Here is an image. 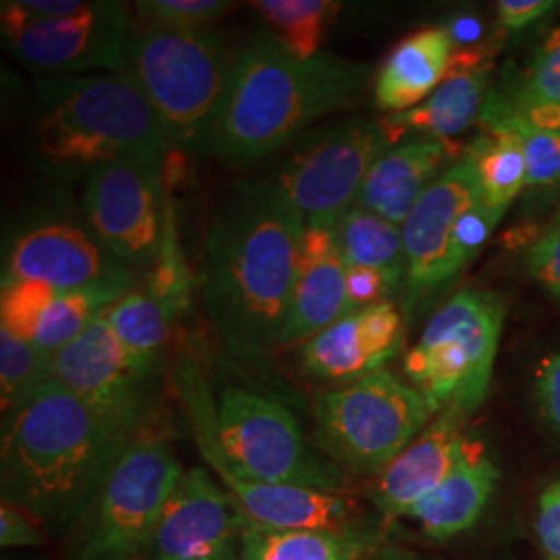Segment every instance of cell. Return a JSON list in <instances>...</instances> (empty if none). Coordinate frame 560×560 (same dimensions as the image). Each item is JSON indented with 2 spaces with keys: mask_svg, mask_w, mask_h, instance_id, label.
Wrapping results in <instances>:
<instances>
[{
  "mask_svg": "<svg viewBox=\"0 0 560 560\" xmlns=\"http://www.w3.org/2000/svg\"><path fill=\"white\" fill-rule=\"evenodd\" d=\"M370 560H420L416 555H409V552H405V550H399V548H384V550H376L374 555H372V559Z\"/></svg>",
  "mask_w": 560,
  "mask_h": 560,
  "instance_id": "obj_45",
  "label": "cell"
},
{
  "mask_svg": "<svg viewBox=\"0 0 560 560\" xmlns=\"http://www.w3.org/2000/svg\"><path fill=\"white\" fill-rule=\"evenodd\" d=\"M370 73V65L328 52L300 59L258 34L231 59L208 150L222 161H260L303 138L307 125L351 108Z\"/></svg>",
  "mask_w": 560,
  "mask_h": 560,
  "instance_id": "obj_2",
  "label": "cell"
},
{
  "mask_svg": "<svg viewBox=\"0 0 560 560\" xmlns=\"http://www.w3.org/2000/svg\"><path fill=\"white\" fill-rule=\"evenodd\" d=\"M2 279L40 280L59 291L90 287H140L136 270L115 258L90 229L71 222H38L13 235Z\"/></svg>",
  "mask_w": 560,
  "mask_h": 560,
  "instance_id": "obj_15",
  "label": "cell"
},
{
  "mask_svg": "<svg viewBox=\"0 0 560 560\" xmlns=\"http://www.w3.org/2000/svg\"><path fill=\"white\" fill-rule=\"evenodd\" d=\"M171 196L166 156L104 164L83 189V212L96 240L131 270L148 275L159 260Z\"/></svg>",
  "mask_w": 560,
  "mask_h": 560,
  "instance_id": "obj_12",
  "label": "cell"
},
{
  "mask_svg": "<svg viewBox=\"0 0 560 560\" xmlns=\"http://www.w3.org/2000/svg\"><path fill=\"white\" fill-rule=\"evenodd\" d=\"M536 529L544 552L550 560H560V480L541 492Z\"/></svg>",
  "mask_w": 560,
  "mask_h": 560,
  "instance_id": "obj_41",
  "label": "cell"
},
{
  "mask_svg": "<svg viewBox=\"0 0 560 560\" xmlns=\"http://www.w3.org/2000/svg\"><path fill=\"white\" fill-rule=\"evenodd\" d=\"M504 318L502 295L465 289L425 324L402 368L436 413L457 405L471 418L480 409L490 390Z\"/></svg>",
  "mask_w": 560,
  "mask_h": 560,
  "instance_id": "obj_7",
  "label": "cell"
},
{
  "mask_svg": "<svg viewBox=\"0 0 560 560\" xmlns=\"http://www.w3.org/2000/svg\"><path fill=\"white\" fill-rule=\"evenodd\" d=\"M55 378L122 439L152 430L161 376L131 360L104 314L55 355Z\"/></svg>",
  "mask_w": 560,
  "mask_h": 560,
  "instance_id": "obj_13",
  "label": "cell"
},
{
  "mask_svg": "<svg viewBox=\"0 0 560 560\" xmlns=\"http://www.w3.org/2000/svg\"><path fill=\"white\" fill-rule=\"evenodd\" d=\"M465 154L474 161L480 179L481 201L506 214L527 187V164L520 136L513 131L486 133L474 141Z\"/></svg>",
  "mask_w": 560,
  "mask_h": 560,
  "instance_id": "obj_28",
  "label": "cell"
},
{
  "mask_svg": "<svg viewBox=\"0 0 560 560\" xmlns=\"http://www.w3.org/2000/svg\"><path fill=\"white\" fill-rule=\"evenodd\" d=\"M245 520L221 481L185 469L162 511L148 560H235Z\"/></svg>",
  "mask_w": 560,
  "mask_h": 560,
  "instance_id": "obj_16",
  "label": "cell"
},
{
  "mask_svg": "<svg viewBox=\"0 0 560 560\" xmlns=\"http://www.w3.org/2000/svg\"><path fill=\"white\" fill-rule=\"evenodd\" d=\"M113 332L141 370L161 376L173 322L143 287L122 295L106 314Z\"/></svg>",
  "mask_w": 560,
  "mask_h": 560,
  "instance_id": "obj_27",
  "label": "cell"
},
{
  "mask_svg": "<svg viewBox=\"0 0 560 560\" xmlns=\"http://www.w3.org/2000/svg\"><path fill=\"white\" fill-rule=\"evenodd\" d=\"M339 245L347 266L376 270L395 293L407 275L402 229L378 214L353 206L340 217Z\"/></svg>",
  "mask_w": 560,
  "mask_h": 560,
  "instance_id": "obj_26",
  "label": "cell"
},
{
  "mask_svg": "<svg viewBox=\"0 0 560 560\" xmlns=\"http://www.w3.org/2000/svg\"><path fill=\"white\" fill-rule=\"evenodd\" d=\"M55 381V355L34 342L0 330V400L2 416L18 411L48 382Z\"/></svg>",
  "mask_w": 560,
  "mask_h": 560,
  "instance_id": "obj_32",
  "label": "cell"
},
{
  "mask_svg": "<svg viewBox=\"0 0 560 560\" xmlns=\"http://www.w3.org/2000/svg\"><path fill=\"white\" fill-rule=\"evenodd\" d=\"M57 295L59 289L40 280L2 279L0 330H7L15 339L34 342L42 320Z\"/></svg>",
  "mask_w": 560,
  "mask_h": 560,
  "instance_id": "obj_34",
  "label": "cell"
},
{
  "mask_svg": "<svg viewBox=\"0 0 560 560\" xmlns=\"http://www.w3.org/2000/svg\"><path fill=\"white\" fill-rule=\"evenodd\" d=\"M222 459L245 480L340 492V469L314 448L293 413L241 386H224L214 400Z\"/></svg>",
  "mask_w": 560,
  "mask_h": 560,
  "instance_id": "obj_9",
  "label": "cell"
},
{
  "mask_svg": "<svg viewBox=\"0 0 560 560\" xmlns=\"http://www.w3.org/2000/svg\"><path fill=\"white\" fill-rule=\"evenodd\" d=\"M376 541L358 527L260 529L245 523L241 560H370Z\"/></svg>",
  "mask_w": 560,
  "mask_h": 560,
  "instance_id": "obj_25",
  "label": "cell"
},
{
  "mask_svg": "<svg viewBox=\"0 0 560 560\" xmlns=\"http://www.w3.org/2000/svg\"><path fill=\"white\" fill-rule=\"evenodd\" d=\"M34 154L57 175L92 173L104 164L168 156L159 115L129 73L40 78Z\"/></svg>",
  "mask_w": 560,
  "mask_h": 560,
  "instance_id": "obj_4",
  "label": "cell"
},
{
  "mask_svg": "<svg viewBox=\"0 0 560 560\" xmlns=\"http://www.w3.org/2000/svg\"><path fill=\"white\" fill-rule=\"evenodd\" d=\"M133 7L140 23L198 32L208 30L237 4L222 0H141Z\"/></svg>",
  "mask_w": 560,
  "mask_h": 560,
  "instance_id": "obj_37",
  "label": "cell"
},
{
  "mask_svg": "<svg viewBox=\"0 0 560 560\" xmlns=\"http://www.w3.org/2000/svg\"><path fill=\"white\" fill-rule=\"evenodd\" d=\"M390 148L382 122L342 120L300 138L272 183L305 221L340 219L358 206L372 166Z\"/></svg>",
  "mask_w": 560,
  "mask_h": 560,
  "instance_id": "obj_11",
  "label": "cell"
},
{
  "mask_svg": "<svg viewBox=\"0 0 560 560\" xmlns=\"http://www.w3.org/2000/svg\"><path fill=\"white\" fill-rule=\"evenodd\" d=\"M305 217L277 185L240 183L206 233L200 287L206 316L235 360L277 353L300 268Z\"/></svg>",
  "mask_w": 560,
  "mask_h": 560,
  "instance_id": "obj_1",
  "label": "cell"
},
{
  "mask_svg": "<svg viewBox=\"0 0 560 560\" xmlns=\"http://www.w3.org/2000/svg\"><path fill=\"white\" fill-rule=\"evenodd\" d=\"M180 397L189 413L194 439L226 494L240 506L247 525L260 529H347L355 527V502L340 492L277 486L235 476L222 459L217 407L200 372L187 363L179 372Z\"/></svg>",
  "mask_w": 560,
  "mask_h": 560,
  "instance_id": "obj_10",
  "label": "cell"
},
{
  "mask_svg": "<svg viewBox=\"0 0 560 560\" xmlns=\"http://www.w3.org/2000/svg\"><path fill=\"white\" fill-rule=\"evenodd\" d=\"M559 222H560V210H559Z\"/></svg>",
  "mask_w": 560,
  "mask_h": 560,
  "instance_id": "obj_46",
  "label": "cell"
},
{
  "mask_svg": "<svg viewBox=\"0 0 560 560\" xmlns=\"http://www.w3.org/2000/svg\"><path fill=\"white\" fill-rule=\"evenodd\" d=\"M183 474L154 430L127 442L78 525L71 560H148L162 511Z\"/></svg>",
  "mask_w": 560,
  "mask_h": 560,
  "instance_id": "obj_8",
  "label": "cell"
},
{
  "mask_svg": "<svg viewBox=\"0 0 560 560\" xmlns=\"http://www.w3.org/2000/svg\"><path fill=\"white\" fill-rule=\"evenodd\" d=\"M127 442L55 378L4 416L2 502L57 529L78 527Z\"/></svg>",
  "mask_w": 560,
  "mask_h": 560,
  "instance_id": "obj_3",
  "label": "cell"
},
{
  "mask_svg": "<svg viewBox=\"0 0 560 560\" xmlns=\"http://www.w3.org/2000/svg\"><path fill=\"white\" fill-rule=\"evenodd\" d=\"M42 534L36 520L20 506L2 502L0 506V546L2 548H30L40 546Z\"/></svg>",
  "mask_w": 560,
  "mask_h": 560,
  "instance_id": "obj_40",
  "label": "cell"
},
{
  "mask_svg": "<svg viewBox=\"0 0 560 560\" xmlns=\"http://www.w3.org/2000/svg\"><path fill=\"white\" fill-rule=\"evenodd\" d=\"M478 48H459L453 52L451 67L441 85L420 106L382 120L393 145L409 133L430 140H451L480 119L488 98L490 67Z\"/></svg>",
  "mask_w": 560,
  "mask_h": 560,
  "instance_id": "obj_21",
  "label": "cell"
},
{
  "mask_svg": "<svg viewBox=\"0 0 560 560\" xmlns=\"http://www.w3.org/2000/svg\"><path fill=\"white\" fill-rule=\"evenodd\" d=\"M133 21L122 2H88L80 13L34 23L2 36L4 48L42 78H78L90 71L127 73Z\"/></svg>",
  "mask_w": 560,
  "mask_h": 560,
  "instance_id": "obj_14",
  "label": "cell"
},
{
  "mask_svg": "<svg viewBox=\"0 0 560 560\" xmlns=\"http://www.w3.org/2000/svg\"><path fill=\"white\" fill-rule=\"evenodd\" d=\"M444 30L448 32L453 46L459 48H474V44L480 40L481 36V23L471 15L455 18L448 25H444Z\"/></svg>",
  "mask_w": 560,
  "mask_h": 560,
  "instance_id": "obj_44",
  "label": "cell"
},
{
  "mask_svg": "<svg viewBox=\"0 0 560 560\" xmlns=\"http://www.w3.org/2000/svg\"><path fill=\"white\" fill-rule=\"evenodd\" d=\"M469 416L457 405H446L428 428L397 459L384 467L372 488V502L386 523L409 517V513L457 465L467 441Z\"/></svg>",
  "mask_w": 560,
  "mask_h": 560,
  "instance_id": "obj_19",
  "label": "cell"
},
{
  "mask_svg": "<svg viewBox=\"0 0 560 560\" xmlns=\"http://www.w3.org/2000/svg\"><path fill=\"white\" fill-rule=\"evenodd\" d=\"M138 287H90L78 291H59L48 307L34 345L50 355L71 345L117 301Z\"/></svg>",
  "mask_w": 560,
  "mask_h": 560,
  "instance_id": "obj_30",
  "label": "cell"
},
{
  "mask_svg": "<svg viewBox=\"0 0 560 560\" xmlns=\"http://www.w3.org/2000/svg\"><path fill=\"white\" fill-rule=\"evenodd\" d=\"M322 453L353 474L378 476L439 413L413 384L378 370L314 397Z\"/></svg>",
  "mask_w": 560,
  "mask_h": 560,
  "instance_id": "obj_6",
  "label": "cell"
},
{
  "mask_svg": "<svg viewBox=\"0 0 560 560\" xmlns=\"http://www.w3.org/2000/svg\"><path fill=\"white\" fill-rule=\"evenodd\" d=\"M460 156L459 145L451 140L416 138L397 143L372 166L358 206L402 226L421 196Z\"/></svg>",
  "mask_w": 560,
  "mask_h": 560,
  "instance_id": "obj_22",
  "label": "cell"
},
{
  "mask_svg": "<svg viewBox=\"0 0 560 560\" xmlns=\"http://www.w3.org/2000/svg\"><path fill=\"white\" fill-rule=\"evenodd\" d=\"M527 275L540 284L546 293L560 300V222L548 229L536 241L525 258Z\"/></svg>",
  "mask_w": 560,
  "mask_h": 560,
  "instance_id": "obj_38",
  "label": "cell"
},
{
  "mask_svg": "<svg viewBox=\"0 0 560 560\" xmlns=\"http://www.w3.org/2000/svg\"><path fill=\"white\" fill-rule=\"evenodd\" d=\"M481 200L474 161L463 152L444 171L402 222L405 245V314H416L441 293V272L453 229L460 217Z\"/></svg>",
  "mask_w": 560,
  "mask_h": 560,
  "instance_id": "obj_17",
  "label": "cell"
},
{
  "mask_svg": "<svg viewBox=\"0 0 560 560\" xmlns=\"http://www.w3.org/2000/svg\"><path fill=\"white\" fill-rule=\"evenodd\" d=\"M402 326L388 301L349 312L301 345V370L320 382L360 381L399 353Z\"/></svg>",
  "mask_w": 560,
  "mask_h": 560,
  "instance_id": "obj_18",
  "label": "cell"
},
{
  "mask_svg": "<svg viewBox=\"0 0 560 560\" xmlns=\"http://www.w3.org/2000/svg\"><path fill=\"white\" fill-rule=\"evenodd\" d=\"M557 7L555 0H501L497 4L499 18L506 30H521L541 20Z\"/></svg>",
  "mask_w": 560,
  "mask_h": 560,
  "instance_id": "obj_43",
  "label": "cell"
},
{
  "mask_svg": "<svg viewBox=\"0 0 560 560\" xmlns=\"http://www.w3.org/2000/svg\"><path fill=\"white\" fill-rule=\"evenodd\" d=\"M231 59L210 30L133 23L127 73L152 104L173 148L208 150Z\"/></svg>",
  "mask_w": 560,
  "mask_h": 560,
  "instance_id": "obj_5",
  "label": "cell"
},
{
  "mask_svg": "<svg viewBox=\"0 0 560 560\" xmlns=\"http://www.w3.org/2000/svg\"><path fill=\"white\" fill-rule=\"evenodd\" d=\"M390 293L388 282L376 270L347 266V298L351 312L382 303Z\"/></svg>",
  "mask_w": 560,
  "mask_h": 560,
  "instance_id": "obj_42",
  "label": "cell"
},
{
  "mask_svg": "<svg viewBox=\"0 0 560 560\" xmlns=\"http://www.w3.org/2000/svg\"><path fill=\"white\" fill-rule=\"evenodd\" d=\"M249 7L268 25L270 36L300 59L320 55L326 27L340 9L332 0H258Z\"/></svg>",
  "mask_w": 560,
  "mask_h": 560,
  "instance_id": "obj_29",
  "label": "cell"
},
{
  "mask_svg": "<svg viewBox=\"0 0 560 560\" xmlns=\"http://www.w3.org/2000/svg\"><path fill=\"white\" fill-rule=\"evenodd\" d=\"M191 287L194 279L180 247L175 208L171 201L161 254L152 270L143 275V291L161 305L168 320L175 326L191 305Z\"/></svg>",
  "mask_w": 560,
  "mask_h": 560,
  "instance_id": "obj_33",
  "label": "cell"
},
{
  "mask_svg": "<svg viewBox=\"0 0 560 560\" xmlns=\"http://www.w3.org/2000/svg\"><path fill=\"white\" fill-rule=\"evenodd\" d=\"M235 560H241V555H240V559H235Z\"/></svg>",
  "mask_w": 560,
  "mask_h": 560,
  "instance_id": "obj_47",
  "label": "cell"
},
{
  "mask_svg": "<svg viewBox=\"0 0 560 560\" xmlns=\"http://www.w3.org/2000/svg\"><path fill=\"white\" fill-rule=\"evenodd\" d=\"M536 400L541 418L560 439V351L541 361L536 372Z\"/></svg>",
  "mask_w": 560,
  "mask_h": 560,
  "instance_id": "obj_39",
  "label": "cell"
},
{
  "mask_svg": "<svg viewBox=\"0 0 560 560\" xmlns=\"http://www.w3.org/2000/svg\"><path fill=\"white\" fill-rule=\"evenodd\" d=\"M502 94L521 108L560 106V27L544 38L520 85Z\"/></svg>",
  "mask_w": 560,
  "mask_h": 560,
  "instance_id": "obj_36",
  "label": "cell"
},
{
  "mask_svg": "<svg viewBox=\"0 0 560 560\" xmlns=\"http://www.w3.org/2000/svg\"><path fill=\"white\" fill-rule=\"evenodd\" d=\"M478 120L486 133L513 131L520 136L527 164V187L560 185V131L540 129L515 117L497 92H488Z\"/></svg>",
  "mask_w": 560,
  "mask_h": 560,
  "instance_id": "obj_31",
  "label": "cell"
},
{
  "mask_svg": "<svg viewBox=\"0 0 560 560\" xmlns=\"http://www.w3.org/2000/svg\"><path fill=\"white\" fill-rule=\"evenodd\" d=\"M499 467L480 441L467 436L457 465L409 513L420 523L421 532L434 540L455 538L480 520L499 483Z\"/></svg>",
  "mask_w": 560,
  "mask_h": 560,
  "instance_id": "obj_23",
  "label": "cell"
},
{
  "mask_svg": "<svg viewBox=\"0 0 560 560\" xmlns=\"http://www.w3.org/2000/svg\"><path fill=\"white\" fill-rule=\"evenodd\" d=\"M453 52L455 46L444 25L423 27L402 38L376 75V106L388 115L420 106L446 78Z\"/></svg>",
  "mask_w": 560,
  "mask_h": 560,
  "instance_id": "obj_24",
  "label": "cell"
},
{
  "mask_svg": "<svg viewBox=\"0 0 560 560\" xmlns=\"http://www.w3.org/2000/svg\"><path fill=\"white\" fill-rule=\"evenodd\" d=\"M339 221H305L300 268L280 347L303 345L351 312L347 298V264L340 254L337 231Z\"/></svg>",
  "mask_w": 560,
  "mask_h": 560,
  "instance_id": "obj_20",
  "label": "cell"
},
{
  "mask_svg": "<svg viewBox=\"0 0 560 560\" xmlns=\"http://www.w3.org/2000/svg\"><path fill=\"white\" fill-rule=\"evenodd\" d=\"M502 217L504 214L488 208L481 200L460 217L453 229L444 264H442L441 293L459 279L460 272L480 256L483 245L494 233Z\"/></svg>",
  "mask_w": 560,
  "mask_h": 560,
  "instance_id": "obj_35",
  "label": "cell"
}]
</instances>
